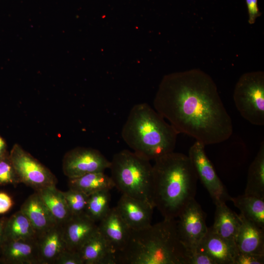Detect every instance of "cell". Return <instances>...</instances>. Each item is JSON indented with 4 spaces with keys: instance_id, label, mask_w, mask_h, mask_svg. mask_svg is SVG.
Wrapping results in <instances>:
<instances>
[{
    "instance_id": "cell-12",
    "label": "cell",
    "mask_w": 264,
    "mask_h": 264,
    "mask_svg": "<svg viewBox=\"0 0 264 264\" xmlns=\"http://www.w3.org/2000/svg\"><path fill=\"white\" fill-rule=\"evenodd\" d=\"M196 251L205 253L216 264H234L239 252L235 242L225 240L215 233L211 227L200 242Z\"/></svg>"
},
{
    "instance_id": "cell-31",
    "label": "cell",
    "mask_w": 264,
    "mask_h": 264,
    "mask_svg": "<svg viewBox=\"0 0 264 264\" xmlns=\"http://www.w3.org/2000/svg\"><path fill=\"white\" fill-rule=\"evenodd\" d=\"M187 264H216L214 261L205 253L196 251L189 255Z\"/></svg>"
},
{
    "instance_id": "cell-20",
    "label": "cell",
    "mask_w": 264,
    "mask_h": 264,
    "mask_svg": "<svg viewBox=\"0 0 264 264\" xmlns=\"http://www.w3.org/2000/svg\"><path fill=\"white\" fill-rule=\"evenodd\" d=\"M214 222L211 228L221 238L235 242L241 225L239 215L230 209L226 203L216 205Z\"/></svg>"
},
{
    "instance_id": "cell-19",
    "label": "cell",
    "mask_w": 264,
    "mask_h": 264,
    "mask_svg": "<svg viewBox=\"0 0 264 264\" xmlns=\"http://www.w3.org/2000/svg\"><path fill=\"white\" fill-rule=\"evenodd\" d=\"M241 225L235 243L242 252L264 255V229L247 220L241 214Z\"/></svg>"
},
{
    "instance_id": "cell-10",
    "label": "cell",
    "mask_w": 264,
    "mask_h": 264,
    "mask_svg": "<svg viewBox=\"0 0 264 264\" xmlns=\"http://www.w3.org/2000/svg\"><path fill=\"white\" fill-rule=\"evenodd\" d=\"M110 161L97 150L76 147L67 152L63 160V171L68 178L104 172L110 168Z\"/></svg>"
},
{
    "instance_id": "cell-27",
    "label": "cell",
    "mask_w": 264,
    "mask_h": 264,
    "mask_svg": "<svg viewBox=\"0 0 264 264\" xmlns=\"http://www.w3.org/2000/svg\"><path fill=\"white\" fill-rule=\"evenodd\" d=\"M63 192L72 216L85 214L88 196L71 189Z\"/></svg>"
},
{
    "instance_id": "cell-9",
    "label": "cell",
    "mask_w": 264,
    "mask_h": 264,
    "mask_svg": "<svg viewBox=\"0 0 264 264\" xmlns=\"http://www.w3.org/2000/svg\"><path fill=\"white\" fill-rule=\"evenodd\" d=\"M205 145L196 141L190 148L188 156L196 172L198 179L209 193L215 205L226 203L231 197L218 177L205 152Z\"/></svg>"
},
{
    "instance_id": "cell-2",
    "label": "cell",
    "mask_w": 264,
    "mask_h": 264,
    "mask_svg": "<svg viewBox=\"0 0 264 264\" xmlns=\"http://www.w3.org/2000/svg\"><path fill=\"white\" fill-rule=\"evenodd\" d=\"M152 199L164 219L178 215L195 199L198 177L188 155L174 151L154 160Z\"/></svg>"
},
{
    "instance_id": "cell-5",
    "label": "cell",
    "mask_w": 264,
    "mask_h": 264,
    "mask_svg": "<svg viewBox=\"0 0 264 264\" xmlns=\"http://www.w3.org/2000/svg\"><path fill=\"white\" fill-rule=\"evenodd\" d=\"M109 169L115 187L122 194L154 207L152 199L153 166L150 160L123 150L113 155Z\"/></svg>"
},
{
    "instance_id": "cell-11",
    "label": "cell",
    "mask_w": 264,
    "mask_h": 264,
    "mask_svg": "<svg viewBox=\"0 0 264 264\" xmlns=\"http://www.w3.org/2000/svg\"><path fill=\"white\" fill-rule=\"evenodd\" d=\"M115 207L131 230L141 229L151 224L154 207L147 203L122 194Z\"/></svg>"
},
{
    "instance_id": "cell-26",
    "label": "cell",
    "mask_w": 264,
    "mask_h": 264,
    "mask_svg": "<svg viewBox=\"0 0 264 264\" xmlns=\"http://www.w3.org/2000/svg\"><path fill=\"white\" fill-rule=\"evenodd\" d=\"M110 191L103 190L88 196L85 214L95 222L102 220L110 208Z\"/></svg>"
},
{
    "instance_id": "cell-34",
    "label": "cell",
    "mask_w": 264,
    "mask_h": 264,
    "mask_svg": "<svg viewBox=\"0 0 264 264\" xmlns=\"http://www.w3.org/2000/svg\"><path fill=\"white\" fill-rule=\"evenodd\" d=\"M7 218L2 217L0 219V251L5 242L4 240V227Z\"/></svg>"
},
{
    "instance_id": "cell-24",
    "label": "cell",
    "mask_w": 264,
    "mask_h": 264,
    "mask_svg": "<svg viewBox=\"0 0 264 264\" xmlns=\"http://www.w3.org/2000/svg\"><path fill=\"white\" fill-rule=\"evenodd\" d=\"M244 194L264 198V142L250 164Z\"/></svg>"
},
{
    "instance_id": "cell-18",
    "label": "cell",
    "mask_w": 264,
    "mask_h": 264,
    "mask_svg": "<svg viewBox=\"0 0 264 264\" xmlns=\"http://www.w3.org/2000/svg\"><path fill=\"white\" fill-rule=\"evenodd\" d=\"M20 210L29 220L37 235L57 223L36 191L25 200Z\"/></svg>"
},
{
    "instance_id": "cell-14",
    "label": "cell",
    "mask_w": 264,
    "mask_h": 264,
    "mask_svg": "<svg viewBox=\"0 0 264 264\" xmlns=\"http://www.w3.org/2000/svg\"><path fill=\"white\" fill-rule=\"evenodd\" d=\"M98 228L116 254L125 246L131 230L115 207L110 208L106 216L99 221Z\"/></svg>"
},
{
    "instance_id": "cell-33",
    "label": "cell",
    "mask_w": 264,
    "mask_h": 264,
    "mask_svg": "<svg viewBox=\"0 0 264 264\" xmlns=\"http://www.w3.org/2000/svg\"><path fill=\"white\" fill-rule=\"evenodd\" d=\"M13 204V200L8 194L0 192V214L8 212Z\"/></svg>"
},
{
    "instance_id": "cell-22",
    "label": "cell",
    "mask_w": 264,
    "mask_h": 264,
    "mask_svg": "<svg viewBox=\"0 0 264 264\" xmlns=\"http://www.w3.org/2000/svg\"><path fill=\"white\" fill-rule=\"evenodd\" d=\"M69 189L80 191L88 196L96 192L110 190L115 187L110 176L104 172L89 173L80 177L68 178Z\"/></svg>"
},
{
    "instance_id": "cell-13",
    "label": "cell",
    "mask_w": 264,
    "mask_h": 264,
    "mask_svg": "<svg viewBox=\"0 0 264 264\" xmlns=\"http://www.w3.org/2000/svg\"><path fill=\"white\" fill-rule=\"evenodd\" d=\"M85 214L73 215L62 225L67 248L79 252L84 243L98 230V225Z\"/></svg>"
},
{
    "instance_id": "cell-35",
    "label": "cell",
    "mask_w": 264,
    "mask_h": 264,
    "mask_svg": "<svg viewBox=\"0 0 264 264\" xmlns=\"http://www.w3.org/2000/svg\"><path fill=\"white\" fill-rule=\"evenodd\" d=\"M7 154L6 144L0 135V158Z\"/></svg>"
},
{
    "instance_id": "cell-1",
    "label": "cell",
    "mask_w": 264,
    "mask_h": 264,
    "mask_svg": "<svg viewBox=\"0 0 264 264\" xmlns=\"http://www.w3.org/2000/svg\"><path fill=\"white\" fill-rule=\"evenodd\" d=\"M154 110L179 133L205 146L228 140L233 124L212 77L193 68L165 75L154 100Z\"/></svg>"
},
{
    "instance_id": "cell-16",
    "label": "cell",
    "mask_w": 264,
    "mask_h": 264,
    "mask_svg": "<svg viewBox=\"0 0 264 264\" xmlns=\"http://www.w3.org/2000/svg\"><path fill=\"white\" fill-rule=\"evenodd\" d=\"M79 252L84 264H116L115 252L98 228Z\"/></svg>"
},
{
    "instance_id": "cell-15",
    "label": "cell",
    "mask_w": 264,
    "mask_h": 264,
    "mask_svg": "<svg viewBox=\"0 0 264 264\" xmlns=\"http://www.w3.org/2000/svg\"><path fill=\"white\" fill-rule=\"evenodd\" d=\"M40 264H54L67 248L62 225L57 223L37 236Z\"/></svg>"
},
{
    "instance_id": "cell-17",
    "label": "cell",
    "mask_w": 264,
    "mask_h": 264,
    "mask_svg": "<svg viewBox=\"0 0 264 264\" xmlns=\"http://www.w3.org/2000/svg\"><path fill=\"white\" fill-rule=\"evenodd\" d=\"M36 239L5 241L0 251L3 260L12 264H40Z\"/></svg>"
},
{
    "instance_id": "cell-30",
    "label": "cell",
    "mask_w": 264,
    "mask_h": 264,
    "mask_svg": "<svg viewBox=\"0 0 264 264\" xmlns=\"http://www.w3.org/2000/svg\"><path fill=\"white\" fill-rule=\"evenodd\" d=\"M264 263V255L244 253L239 251L234 262V264H263Z\"/></svg>"
},
{
    "instance_id": "cell-32",
    "label": "cell",
    "mask_w": 264,
    "mask_h": 264,
    "mask_svg": "<svg viewBox=\"0 0 264 264\" xmlns=\"http://www.w3.org/2000/svg\"><path fill=\"white\" fill-rule=\"evenodd\" d=\"M245 2L248 15V22L253 24L257 18L262 15L258 7V0H245Z\"/></svg>"
},
{
    "instance_id": "cell-28",
    "label": "cell",
    "mask_w": 264,
    "mask_h": 264,
    "mask_svg": "<svg viewBox=\"0 0 264 264\" xmlns=\"http://www.w3.org/2000/svg\"><path fill=\"white\" fill-rule=\"evenodd\" d=\"M20 183L9 155L6 154L0 158V185Z\"/></svg>"
},
{
    "instance_id": "cell-7",
    "label": "cell",
    "mask_w": 264,
    "mask_h": 264,
    "mask_svg": "<svg viewBox=\"0 0 264 264\" xmlns=\"http://www.w3.org/2000/svg\"><path fill=\"white\" fill-rule=\"evenodd\" d=\"M9 157L20 183L31 187L35 191L56 185L57 179L50 170L19 144L13 146Z\"/></svg>"
},
{
    "instance_id": "cell-4",
    "label": "cell",
    "mask_w": 264,
    "mask_h": 264,
    "mask_svg": "<svg viewBox=\"0 0 264 264\" xmlns=\"http://www.w3.org/2000/svg\"><path fill=\"white\" fill-rule=\"evenodd\" d=\"M178 133L146 103L134 105L121 131L125 143L139 156L155 160L174 151Z\"/></svg>"
},
{
    "instance_id": "cell-23",
    "label": "cell",
    "mask_w": 264,
    "mask_h": 264,
    "mask_svg": "<svg viewBox=\"0 0 264 264\" xmlns=\"http://www.w3.org/2000/svg\"><path fill=\"white\" fill-rule=\"evenodd\" d=\"M230 200L244 218L264 229V198L244 194Z\"/></svg>"
},
{
    "instance_id": "cell-6",
    "label": "cell",
    "mask_w": 264,
    "mask_h": 264,
    "mask_svg": "<svg viewBox=\"0 0 264 264\" xmlns=\"http://www.w3.org/2000/svg\"><path fill=\"white\" fill-rule=\"evenodd\" d=\"M235 106L241 116L252 125H264V72L242 74L233 92Z\"/></svg>"
},
{
    "instance_id": "cell-8",
    "label": "cell",
    "mask_w": 264,
    "mask_h": 264,
    "mask_svg": "<svg viewBox=\"0 0 264 264\" xmlns=\"http://www.w3.org/2000/svg\"><path fill=\"white\" fill-rule=\"evenodd\" d=\"M206 217V214L195 198L190 202L177 217V234L189 256L196 251L207 231Z\"/></svg>"
},
{
    "instance_id": "cell-25",
    "label": "cell",
    "mask_w": 264,
    "mask_h": 264,
    "mask_svg": "<svg viewBox=\"0 0 264 264\" xmlns=\"http://www.w3.org/2000/svg\"><path fill=\"white\" fill-rule=\"evenodd\" d=\"M37 236L30 221L20 210L7 219L4 227L5 241L33 240Z\"/></svg>"
},
{
    "instance_id": "cell-3",
    "label": "cell",
    "mask_w": 264,
    "mask_h": 264,
    "mask_svg": "<svg viewBox=\"0 0 264 264\" xmlns=\"http://www.w3.org/2000/svg\"><path fill=\"white\" fill-rule=\"evenodd\" d=\"M189 254L181 243L175 219L131 230L116 264H187Z\"/></svg>"
},
{
    "instance_id": "cell-29",
    "label": "cell",
    "mask_w": 264,
    "mask_h": 264,
    "mask_svg": "<svg viewBox=\"0 0 264 264\" xmlns=\"http://www.w3.org/2000/svg\"><path fill=\"white\" fill-rule=\"evenodd\" d=\"M54 264H84V262L79 252L66 249Z\"/></svg>"
},
{
    "instance_id": "cell-21",
    "label": "cell",
    "mask_w": 264,
    "mask_h": 264,
    "mask_svg": "<svg viewBox=\"0 0 264 264\" xmlns=\"http://www.w3.org/2000/svg\"><path fill=\"white\" fill-rule=\"evenodd\" d=\"M57 223L63 225L71 217L63 191L56 186L36 191Z\"/></svg>"
}]
</instances>
